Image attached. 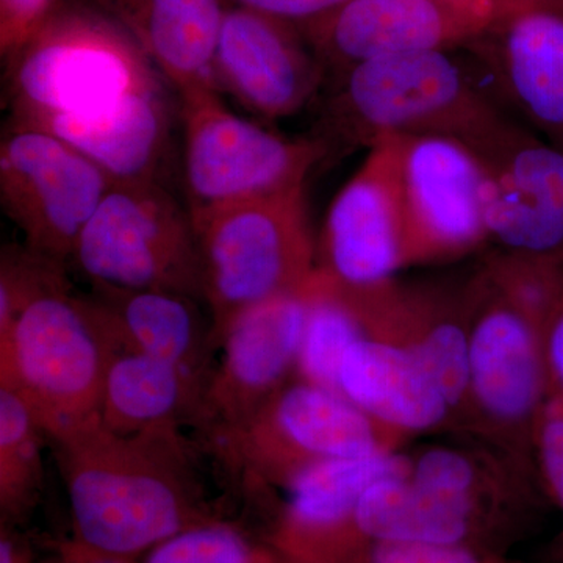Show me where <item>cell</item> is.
<instances>
[{"mask_svg": "<svg viewBox=\"0 0 563 563\" xmlns=\"http://www.w3.org/2000/svg\"><path fill=\"white\" fill-rule=\"evenodd\" d=\"M9 60L10 124L66 141L113 181L157 180L172 129L165 79L117 22L51 11Z\"/></svg>", "mask_w": 563, "mask_h": 563, "instance_id": "1", "label": "cell"}, {"mask_svg": "<svg viewBox=\"0 0 563 563\" xmlns=\"http://www.w3.org/2000/svg\"><path fill=\"white\" fill-rule=\"evenodd\" d=\"M73 521V539L140 561L152 548L217 518L180 429L120 435L101 421L49 440Z\"/></svg>", "mask_w": 563, "mask_h": 563, "instance_id": "2", "label": "cell"}, {"mask_svg": "<svg viewBox=\"0 0 563 563\" xmlns=\"http://www.w3.org/2000/svg\"><path fill=\"white\" fill-rule=\"evenodd\" d=\"M332 79L314 135L328 161L413 135L451 136L488 158L523 128L448 51L376 58Z\"/></svg>", "mask_w": 563, "mask_h": 563, "instance_id": "3", "label": "cell"}, {"mask_svg": "<svg viewBox=\"0 0 563 563\" xmlns=\"http://www.w3.org/2000/svg\"><path fill=\"white\" fill-rule=\"evenodd\" d=\"M9 292L0 385L20 393L47 442L98 421L111 343L90 296L73 291L66 266L35 252L14 265Z\"/></svg>", "mask_w": 563, "mask_h": 563, "instance_id": "4", "label": "cell"}, {"mask_svg": "<svg viewBox=\"0 0 563 563\" xmlns=\"http://www.w3.org/2000/svg\"><path fill=\"white\" fill-rule=\"evenodd\" d=\"M203 435L214 457L252 495L282 490L318 463L404 448L340 393L296 377L246 420Z\"/></svg>", "mask_w": 563, "mask_h": 563, "instance_id": "5", "label": "cell"}, {"mask_svg": "<svg viewBox=\"0 0 563 563\" xmlns=\"http://www.w3.org/2000/svg\"><path fill=\"white\" fill-rule=\"evenodd\" d=\"M214 339L236 314L299 290L317 272L306 187L192 221Z\"/></svg>", "mask_w": 563, "mask_h": 563, "instance_id": "6", "label": "cell"}, {"mask_svg": "<svg viewBox=\"0 0 563 563\" xmlns=\"http://www.w3.org/2000/svg\"><path fill=\"white\" fill-rule=\"evenodd\" d=\"M188 211H213L306 187L328 152L320 140L287 139L232 113L217 88L180 92Z\"/></svg>", "mask_w": 563, "mask_h": 563, "instance_id": "7", "label": "cell"}, {"mask_svg": "<svg viewBox=\"0 0 563 563\" xmlns=\"http://www.w3.org/2000/svg\"><path fill=\"white\" fill-rule=\"evenodd\" d=\"M70 263L91 287L203 299L201 251L190 211L157 180L113 181L80 233Z\"/></svg>", "mask_w": 563, "mask_h": 563, "instance_id": "8", "label": "cell"}, {"mask_svg": "<svg viewBox=\"0 0 563 563\" xmlns=\"http://www.w3.org/2000/svg\"><path fill=\"white\" fill-rule=\"evenodd\" d=\"M550 395L542 329L493 288L477 266L468 332L463 433L531 468L537 418Z\"/></svg>", "mask_w": 563, "mask_h": 563, "instance_id": "9", "label": "cell"}, {"mask_svg": "<svg viewBox=\"0 0 563 563\" xmlns=\"http://www.w3.org/2000/svg\"><path fill=\"white\" fill-rule=\"evenodd\" d=\"M404 207V269L454 263L490 244V166L443 135L396 136Z\"/></svg>", "mask_w": 563, "mask_h": 563, "instance_id": "10", "label": "cell"}, {"mask_svg": "<svg viewBox=\"0 0 563 563\" xmlns=\"http://www.w3.org/2000/svg\"><path fill=\"white\" fill-rule=\"evenodd\" d=\"M113 179L47 132L10 124L0 143V202L29 250L66 266Z\"/></svg>", "mask_w": 563, "mask_h": 563, "instance_id": "11", "label": "cell"}, {"mask_svg": "<svg viewBox=\"0 0 563 563\" xmlns=\"http://www.w3.org/2000/svg\"><path fill=\"white\" fill-rule=\"evenodd\" d=\"M317 269L340 295H365L404 269V207L395 140L368 151L336 192L317 242Z\"/></svg>", "mask_w": 563, "mask_h": 563, "instance_id": "12", "label": "cell"}, {"mask_svg": "<svg viewBox=\"0 0 563 563\" xmlns=\"http://www.w3.org/2000/svg\"><path fill=\"white\" fill-rule=\"evenodd\" d=\"M314 276V274H313ZM233 317L218 335L196 426L203 433L246 420L295 379L312 280Z\"/></svg>", "mask_w": 563, "mask_h": 563, "instance_id": "13", "label": "cell"}, {"mask_svg": "<svg viewBox=\"0 0 563 563\" xmlns=\"http://www.w3.org/2000/svg\"><path fill=\"white\" fill-rule=\"evenodd\" d=\"M477 268L462 279L388 282L355 296L366 333L412 351L446 396L463 432L468 401V332Z\"/></svg>", "mask_w": 563, "mask_h": 563, "instance_id": "14", "label": "cell"}, {"mask_svg": "<svg viewBox=\"0 0 563 563\" xmlns=\"http://www.w3.org/2000/svg\"><path fill=\"white\" fill-rule=\"evenodd\" d=\"M492 21L484 87L518 124L563 147V7L525 3L496 10Z\"/></svg>", "mask_w": 563, "mask_h": 563, "instance_id": "15", "label": "cell"}, {"mask_svg": "<svg viewBox=\"0 0 563 563\" xmlns=\"http://www.w3.org/2000/svg\"><path fill=\"white\" fill-rule=\"evenodd\" d=\"M213 77L218 91L254 117L277 121L295 117L318 98L325 70L288 22L240 7L222 18Z\"/></svg>", "mask_w": 563, "mask_h": 563, "instance_id": "16", "label": "cell"}, {"mask_svg": "<svg viewBox=\"0 0 563 563\" xmlns=\"http://www.w3.org/2000/svg\"><path fill=\"white\" fill-rule=\"evenodd\" d=\"M490 21L446 0H347L309 29L318 60L333 77L376 58L448 51L479 36Z\"/></svg>", "mask_w": 563, "mask_h": 563, "instance_id": "17", "label": "cell"}, {"mask_svg": "<svg viewBox=\"0 0 563 563\" xmlns=\"http://www.w3.org/2000/svg\"><path fill=\"white\" fill-rule=\"evenodd\" d=\"M485 161L493 250L563 257V147L521 128Z\"/></svg>", "mask_w": 563, "mask_h": 563, "instance_id": "18", "label": "cell"}, {"mask_svg": "<svg viewBox=\"0 0 563 563\" xmlns=\"http://www.w3.org/2000/svg\"><path fill=\"white\" fill-rule=\"evenodd\" d=\"M409 472L402 451L318 463L282 488L268 539L295 561L332 563L350 537L355 507L376 481Z\"/></svg>", "mask_w": 563, "mask_h": 563, "instance_id": "19", "label": "cell"}, {"mask_svg": "<svg viewBox=\"0 0 563 563\" xmlns=\"http://www.w3.org/2000/svg\"><path fill=\"white\" fill-rule=\"evenodd\" d=\"M336 391L404 444L424 433L455 431L446 396L412 351L365 333L344 352Z\"/></svg>", "mask_w": 563, "mask_h": 563, "instance_id": "20", "label": "cell"}, {"mask_svg": "<svg viewBox=\"0 0 563 563\" xmlns=\"http://www.w3.org/2000/svg\"><path fill=\"white\" fill-rule=\"evenodd\" d=\"M113 346L152 355L203 377L218 351L213 324H207L198 298L163 290L91 287Z\"/></svg>", "mask_w": 563, "mask_h": 563, "instance_id": "21", "label": "cell"}, {"mask_svg": "<svg viewBox=\"0 0 563 563\" xmlns=\"http://www.w3.org/2000/svg\"><path fill=\"white\" fill-rule=\"evenodd\" d=\"M177 92L217 88L221 0H99ZM218 90V88H217Z\"/></svg>", "mask_w": 563, "mask_h": 563, "instance_id": "22", "label": "cell"}, {"mask_svg": "<svg viewBox=\"0 0 563 563\" xmlns=\"http://www.w3.org/2000/svg\"><path fill=\"white\" fill-rule=\"evenodd\" d=\"M206 379L140 351L111 346L99 421L120 435L196 424Z\"/></svg>", "mask_w": 563, "mask_h": 563, "instance_id": "23", "label": "cell"}, {"mask_svg": "<svg viewBox=\"0 0 563 563\" xmlns=\"http://www.w3.org/2000/svg\"><path fill=\"white\" fill-rule=\"evenodd\" d=\"M46 433L16 390L0 385V523L31 517L44 487Z\"/></svg>", "mask_w": 563, "mask_h": 563, "instance_id": "24", "label": "cell"}, {"mask_svg": "<svg viewBox=\"0 0 563 563\" xmlns=\"http://www.w3.org/2000/svg\"><path fill=\"white\" fill-rule=\"evenodd\" d=\"M365 333L354 307L317 269L296 379L339 393L336 379L344 352Z\"/></svg>", "mask_w": 563, "mask_h": 563, "instance_id": "25", "label": "cell"}, {"mask_svg": "<svg viewBox=\"0 0 563 563\" xmlns=\"http://www.w3.org/2000/svg\"><path fill=\"white\" fill-rule=\"evenodd\" d=\"M136 563H302L282 553L269 539L242 526L211 518L152 548Z\"/></svg>", "mask_w": 563, "mask_h": 563, "instance_id": "26", "label": "cell"}, {"mask_svg": "<svg viewBox=\"0 0 563 563\" xmlns=\"http://www.w3.org/2000/svg\"><path fill=\"white\" fill-rule=\"evenodd\" d=\"M481 266L493 288L540 329L563 301V257L492 250Z\"/></svg>", "mask_w": 563, "mask_h": 563, "instance_id": "27", "label": "cell"}, {"mask_svg": "<svg viewBox=\"0 0 563 563\" xmlns=\"http://www.w3.org/2000/svg\"><path fill=\"white\" fill-rule=\"evenodd\" d=\"M333 563H520L509 553L470 544L361 539Z\"/></svg>", "mask_w": 563, "mask_h": 563, "instance_id": "28", "label": "cell"}, {"mask_svg": "<svg viewBox=\"0 0 563 563\" xmlns=\"http://www.w3.org/2000/svg\"><path fill=\"white\" fill-rule=\"evenodd\" d=\"M532 462L544 499L563 512V398L554 393L537 418Z\"/></svg>", "mask_w": 563, "mask_h": 563, "instance_id": "29", "label": "cell"}, {"mask_svg": "<svg viewBox=\"0 0 563 563\" xmlns=\"http://www.w3.org/2000/svg\"><path fill=\"white\" fill-rule=\"evenodd\" d=\"M54 0H0V49L11 57L51 13Z\"/></svg>", "mask_w": 563, "mask_h": 563, "instance_id": "30", "label": "cell"}, {"mask_svg": "<svg viewBox=\"0 0 563 563\" xmlns=\"http://www.w3.org/2000/svg\"><path fill=\"white\" fill-rule=\"evenodd\" d=\"M243 9L257 11L276 20L307 21L309 24L328 16L347 0H236Z\"/></svg>", "mask_w": 563, "mask_h": 563, "instance_id": "31", "label": "cell"}, {"mask_svg": "<svg viewBox=\"0 0 563 563\" xmlns=\"http://www.w3.org/2000/svg\"><path fill=\"white\" fill-rule=\"evenodd\" d=\"M542 342L550 393L563 398V301L544 322Z\"/></svg>", "mask_w": 563, "mask_h": 563, "instance_id": "32", "label": "cell"}, {"mask_svg": "<svg viewBox=\"0 0 563 563\" xmlns=\"http://www.w3.org/2000/svg\"><path fill=\"white\" fill-rule=\"evenodd\" d=\"M36 563H136V561L98 553L77 540L69 539L55 543Z\"/></svg>", "mask_w": 563, "mask_h": 563, "instance_id": "33", "label": "cell"}, {"mask_svg": "<svg viewBox=\"0 0 563 563\" xmlns=\"http://www.w3.org/2000/svg\"><path fill=\"white\" fill-rule=\"evenodd\" d=\"M35 547L20 526L0 523V563H36Z\"/></svg>", "mask_w": 563, "mask_h": 563, "instance_id": "34", "label": "cell"}, {"mask_svg": "<svg viewBox=\"0 0 563 563\" xmlns=\"http://www.w3.org/2000/svg\"><path fill=\"white\" fill-rule=\"evenodd\" d=\"M551 561L553 563H563V529L555 537L553 544H551Z\"/></svg>", "mask_w": 563, "mask_h": 563, "instance_id": "35", "label": "cell"}, {"mask_svg": "<svg viewBox=\"0 0 563 563\" xmlns=\"http://www.w3.org/2000/svg\"><path fill=\"white\" fill-rule=\"evenodd\" d=\"M303 563V562H302Z\"/></svg>", "mask_w": 563, "mask_h": 563, "instance_id": "36", "label": "cell"}]
</instances>
